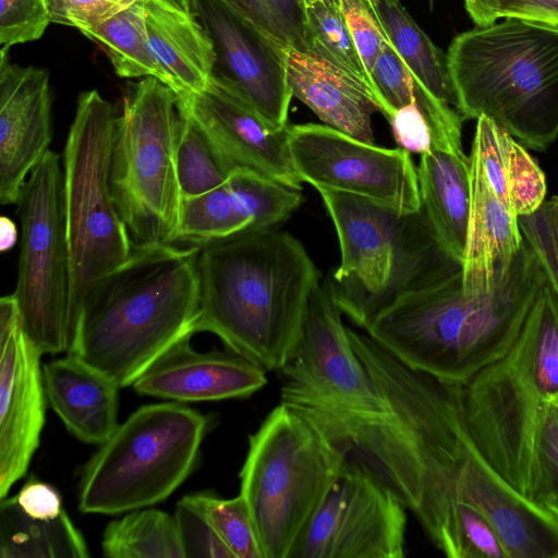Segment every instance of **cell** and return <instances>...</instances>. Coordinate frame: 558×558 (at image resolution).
I'll return each mask as SVG.
<instances>
[{
    "mask_svg": "<svg viewBox=\"0 0 558 558\" xmlns=\"http://www.w3.org/2000/svg\"><path fill=\"white\" fill-rule=\"evenodd\" d=\"M558 300L546 283L512 348L461 384L478 449L526 499L558 493Z\"/></svg>",
    "mask_w": 558,
    "mask_h": 558,
    "instance_id": "6da1fadb",
    "label": "cell"
},
{
    "mask_svg": "<svg viewBox=\"0 0 558 558\" xmlns=\"http://www.w3.org/2000/svg\"><path fill=\"white\" fill-rule=\"evenodd\" d=\"M546 283L524 241L490 290L466 292L461 269L401 293L364 331L410 366L463 384L512 348Z\"/></svg>",
    "mask_w": 558,
    "mask_h": 558,
    "instance_id": "7a4b0ae2",
    "label": "cell"
},
{
    "mask_svg": "<svg viewBox=\"0 0 558 558\" xmlns=\"http://www.w3.org/2000/svg\"><path fill=\"white\" fill-rule=\"evenodd\" d=\"M199 312L195 332L266 372L278 371L301 333L310 294L322 279L303 244L271 229L197 244Z\"/></svg>",
    "mask_w": 558,
    "mask_h": 558,
    "instance_id": "3957f363",
    "label": "cell"
},
{
    "mask_svg": "<svg viewBox=\"0 0 558 558\" xmlns=\"http://www.w3.org/2000/svg\"><path fill=\"white\" fill-rule=\"evenodd\" d=\"M134 248L85 298L69 353L133 383L169 347L194 335L199 312L197 244Z\"/></svg>",
    "mask_w": 558,
    "mask_h": 558,
    "instance_id": "277c9868",
    "label": "cell"
},
{
    "mask_svg": "<svg viewBox=\"0 0 558 558\" xmlns=\"http://www.w3.org/2000/svg\"><path fill=\"white\" fill-rule=\"evenodd\" d=\"M342 315L329 280L317 281L298 342L278 369L280 402L310 420L347 460L380 471L395 458L400 433Z\"/></svg>",
    "mask_w": 558,
    "mask_h": 558,
    "instance_id": "5b68a950",
    "label": "cell"
},
{
    "mask_svg": "<svg viewBox=\"0 0 558 558\" xmlns=\"http://www.w3.org/2000/svg\"><path fill=\"white\" fill-rule=\"evenodd\" d=\"M447 60L463 119L486 117L535 150L558 137V26H475L452 39Z\"/></svg>",
    "mask_w": 558,
    "mask_h": 558,
    "instance_id": "8992f818",
    "label": "cell"
},
{
    "mask_svg": "<svg viewBox=\"0 0 558 558\" xmlns=\"http://www.w3.org/2000/svg\"><path fill=\"white\" fill-rule=\"evenodd\" d=\"M336 229L340 264L329 280L357 327L395 298L462 269L437 242L422 210L401 213L352 194L319 191Z\"/></svg>",
    "mask_w": 558,
    "mask_h": 558,
    "instance_id": "52a82bcc",
    "label": "cell"
},
{
    "mask_svg": "<svg viewBox=\"0 0 558 558\" xmlns=\"http://www.w3.org/2000/svg\"><path fill=\"white\" fill-rule=\"evenodd\" d=\"M345 460L310 420L282 402L250 435L240 495L264 558L290 557Z\"/></svg>",
    "mask_w": 558,
    "mask_h": 558,
    "instance_id": "ba28073f",
    "label": "cell"
},
{
    "mask_svg": "<svg viewBox=\"0 0 558 558\" xmlns=\"http://www.w3.org/2000/svg\"><path fill=\"white\" fill-rule=\"evenodd\" d=\"M180 121L179 96L169 85L155 76L128 84L116 123L109 182L134 248L179 241Z\"/></svg>",
    "mask_w": 558,
    "mask_h": 558,
    "instance_id": "9c48e42d",
    "label": "cell"
},
{
    "mask_svg": "<svg viewBox=\"0 0 558 558\" xmlns=\"http://www.w3.org/2000/svg\"><path fill=\"white\" fill-rule=\"evenodd\" d=\"M207 426L180 402L138 408L82 468L80 511L119 514L167 499L194 470Z\"/></svg>",
    "mask_w": 558,
    "mask_h": 558,
    "instance_id": "30bf717a",
    "label": "cell"
},
{
    "mask_svg": "<svg viewBox=\"0 0 558 558\" xmlns=\"http://www.w3.org/2000/svg\"><path fill=\"white\" fill-rule=\"evenodd\" d=\"M117 118L111 102L98 90L82 92L64 146V209L72 267L69 352L85 298L134 251L109 182Z\"/></svg>",
    "mask_w": 558,
    "mask_h": 558,
    "instance_id": "8fae6325",
    "label": "cell"
},
{
    "mask_svg": "<svg viewBox=\"0 0 558 558\" xmlns=\"http://www.w3.org/2000/svg\"><path fill=\"white\" fill-rule=\"evenodd\" d=\"M21 221L14 292L22 325L45 354L71 345L72 267L66 231L63 167L49 150L29 173L16 203Z\"/></svg>",
    "mask_w": 558,
    "mask_h": 558,
    "instance_id": "7c38bea8",
    "label": "cell"
},
{
    "mask_svg": "<svg viewBox=\"0 0 558 558\" xmlns=\"http://www.w3.org/2000/svg\"><path fill=\"white\" fill-rule=\"evenodd\" d=\"M288 145L302 182L352 194L401 213L421 210L416 167L409 151L352 137L326 124L289 125Z\"/></svg>",
    "mask_w": 558,
    "mask_h": 558,
    "instance_id": "4fadbf2b",
    "label": "cell"
},
{
    "mask_svg": "<svg viewBox=\"0 0 558 558\" xmlns=\"http://www.w3.org/2000/svg\"><path fill=\"white\" fill-rule=\"evenodd\" d=\"M407 508L361 464L345 460L289 558H401Z\"/></svg>",
    "mask_w": 558,
    "mask_h": 558,
    "instance_id": "5bb4252c",
    "label": "cell"
},
{
    "mask_svg": "<svg viewBox=\"0 0 558 558\" xmlns=\"http://www.w3.org/2000/svg\"><path fill=\"white\" fill-rule=\"evenodd\" d=\"M0 499L27 472L45 426L40 356L27 337L16 300H0Z\"/></svg>",
    "mask_w": 558,
    "mask_h": 558,
    "instance_id": "9a60e30c",
    "label": "cell"
},
{
    "mask_svg": "<svg viewBox=\"0 0 558 558\" xmlns=\"http://www.w3.org/2000/svg\"><path fill=\"white\" fill-rule=\"evenodd\" d=\"M179 107L206 134L231 172L251 173L302 189L288 145V126H272L229 81L214 74Z\"/></svg>",
    "mask_w": 558,
    "mask_h": 558,
    "instance_id": "2e32d148",
    "label": "cell"
},
{
    "mask_svg": "<svg viewBox=\"0 0 558 558\" xmlns=\"http://www.w3.org/2000/svg\"><path fill=\"white\" fill-rule=\"evenodd\" d=\"M197 7V19L216 52L214 74L236 86L272 126H288L293 97L287 77L288 48L221 0H198Z\"/></svg>",
    "mask_w": 558,
    "mask_h": 558,
    "instance_id": "e0dca14e",
    "label": "cell"
},
{
    "mask_svg": "<svg viewBox=\"0 0 558 558\" xmlns=\"http://www.w3.org/2000/svg\"><path fill=\"white\" fill-rule=\"evenodd\" d=\"M0 50V202L16 204L36 165L50 150L52 97L49 74L21 66Z\"/></svg>",
    "mask_w": 558,
    "mask_h": 558,
    "instance_id": "ac0fdd59",
    "label": "cell"
},
{
    "mask_svg": "<svg viewBox=\"0 0 558 558\" xmlns=\"http://www.w3.org/2000/svg\"><path fill=\"white\" fill-rule=\"evenodd\" d=\"M302 199V189L236 172L225 184L182 199L178 242L201 244L271 229L289 218Z\"/></svg>",
    "mask_w": 558,
    "mask_h": 558,
    "instance_id": "d6986e66",
    "label": "cell"
},
{
    "mask_svg": "<svg viewBox=\"0 0 558 558\" xmlns=\"http://www.w3.org/2000/svg\"><path fill=\"white\" fill-rule=\"evenodd\" d=\"M186 335L169 347L133 383V389L174 402L244 399L267 384L266 371L228 350L197 352Z\"/></svg>",
    "mask_w": 558,
    "mask_h": 558,
    "instance_id": "ffe728a7",
    "label": "cell"
},
{
    "mask_svg": "<svg viewBox=\"0 0 558 558\" xmlns=\"http://www.w3.org/2000/svg\"><path fill=\"white\" fill-rule=\"evenodd\" d=\"M47 403L78 440L100 446L118 427L120 385L74 353L43 366Z\"/></svg>",
    "mask_w": 558,
    "mask_h": 558,
    "instance_id": "44dd1931",
    "label": "cell"
},
{
    "mask_svg": "<svg viewBox=\"0 0 558 558\" xmlns=\"http://www.w3.org/2000/svg\"><path fill=\"white\" fill-rule=\"evenodd\" d=\"M288 84L324 124L357 140L374 143L372 117L380 111L371 90L312 54L288 49Z\"/></svg>",
    "mask_w": 558,
    "mask_h": 558,
    "instance_id": "7402d4cb",
    "label": "cell"
},
{
    "mask_svg": "<svg viewBox=\"0 0 558 558\" xmlns=\"http://www.w3.org/2000/svg\"><path fill=\"white\" fill-rule=\"evenodd\" d=\"M471 205L462 287L466 292L490 290L521 248L518 217L511 214L490 189L477 160L471 156Z\"/></svg>",
    "mask_w": 558,
    "mask_h": 558,
    "instance_id": "603a6c76",
    "label": "cell"
},
{
    "mask_svg": "<svg viewBox=\"0 0 558 558\" xmlns=\"http://www.w3.org/2000/svg\"><path fill=\"white\" fill-rule=\"evenodd\" d=\"M421 210L442 250L462 265L471 205V161L464 151L432 148L416 167Z\"/></svg>",
    "mask_w": 558,
    "mask_h": 558,
    "instance_id": "cb8c5ba5",
    "label": "cell"
},
{
    "mask_svg": "<svg viewBox=\"0 0 558 558\" xmlns=\"http://www.w3.org/2000/svg\"><path fill=\"white\" fill-rule=\"evenodd\" d=\"M149 45L163 76L178 96L203 90L214 75L213 40L197 17L145 0Z\"/></svg>",
    "mask_w": 558,
    "mask_h": 558,
    "instance_id": "d4e9b609",
    "label": "cell"
},
{
    "mask_svg": "<svg viewBox=\"0 0 558 558\" xmlns=\"http://www.w3.org/2000/svg\"><path fill=\"white\" fill-rule=\"evenodd\" d=\"M470 156L480 163L498 199L518 218L544 203L546 178L536 160L526 147L486 117L476 119Z\"/></svg>",
    "mask_w": 558,
    "mask_h": 558,
    "instance_id": "484cf974",
    "label": "cell"
},
{
    "mask_svg": "<svg viewBox=\"0 0 558 558\" xmlns=\"http://www.w3.org/2000/svg\"><path fill=\"white\" fill-rule=\"evenodd\" d=\"M1 558H86L87 544L63 511L53 520L28 517L15 496L0 501Z\"/></svg>",
    "mask_w": 558,
    "mask_h": 558,
    "instance_id": "4316f807",
    "label": "cell"
},
{
    "mask_svg": "<svg viewBox=\"0 0 558 558\" xmlns=\"http://www.w3.org/2000/svg\"><path fill=\"white\" fill-rule=\"evenodd\" d=\"M375 1L389 43L410 73L435 97L456 109L447 53L430 40L399 0Z\"/></svg>",
    "mask_w": 558,
    "mask_h": 558,
    "instance_id": "83f0119b",
    "label": "cell"
},
{
    "mask_svg": "<svg viewBox=\"0 0 558 558\" xmlns=\"http://www.w3.org/2000/svg\"><path fill=\"white\" fill-rule=\"evenodd\" d=\"M81 33L102 49L119 76H155L165 83L149 45L145 0H136L101 24Z\"/></svg>",
    "mask_w": 558,
    "mask_h": 558,
    "instance_id": "f1b7e54d",
    "label": "cell"
},
{
    "mask_svg": "<svg viewBox=\"0 0 558 558\" xmlns=\"http://www.w3.org/2000/svg\"><path fill=\"white\" fill-rule=\"evenodd\" d=\"M108 558H184L173 515L158 509H135L111 521L101 539Z\"/></svg>",
    "mask_w": 558,
    "mask_h": 558,
    "instance_id": "f546056e",
    "label": "cell"
},
{
    "mask_svg": "<svg viewBox=\"0 0 558 558\" xmlns=\"http://www.w3.org/2000/svg\"><path fill=\"white\" fill-rule=\"evenodd\" d=\"M304 7L307 53L333 65L376 97L338 0H304Z\"/></svg>",
    "mask_w": 558,
    "mask_h": 558,
    "instance_id": "4dcf8cb0",
    "label": "cell"
},
{
    "mask_svg": "<svg viewBox=\"0 0 558 558\" xmlns=\"http://www.w3.org/2000/svg\"><path fill=\"white\" fill-rule=\"evenodd\" d=\"M177 171L183 198L207 193L230 180L229 167L198 124L180 107Z\"/></svg>",
    "mask_w": 558,
    "mask_h": 558,
    "instance_id": "1f68e13d",
    "label": "cell"
},
{
    "mask_svg": "<svg viewBox=\"0 0 558 558\" xmlns=\"http://www.w3.org/2000/svg\"><path fill=\"white\" fill-rule=\"evenodd\" d=\"M206 519L233 558H264L256 527L244 498H221L210 492L184 496Z\"/></svg>",
    "mask_w": 558,
    "mask_h": 558,
    "instance_id": "d6a6232c",
    "label": "cell"
},
{
    "mask_svg": "<svg viewBox=\"0 0 558 558\" xmlns=\"http://www.w3.org/2000/svg\"><path fill=\"white\" fill-rule=\"evenodd\" d=\"M288 49L307 53L304 0H221Z\"/></svg>",
    "mask_w": 558,
    "mask_h": 558,
    "instance_id": "836d02e7",
    "label": "cell"
},
{
    "mask_svg": "<svg viewBox=\"0 0 558 558\" xmlns=\"http://www.w3.org/2000/svg\"><path fill=\"white\" fill-rule=\"evenodd\" d=\"M518 222L558 300V195L544 201L535 211L519 217Z\"/></svg>",
    "mask_w": 558,
    "mask_h": 558,
    "instance_id": "e575fe53",
    "label": "cell"
},
{
    "mask_svg": "<svg viewBox=\"0 0 558 558\" xmlns=\"http://www.w3.org/2000/svg\"><path fill=\"white\" fill-rule=\"evenodd\" d=\"M371 78L380 106V112L387 120L398 109L415 100L416 78L410 73L390 43L384 47L376 60Z\"/></svg>",
    "mask_w": 558,
    "mask_h": 558,
    "instance_id": "d590c367",
    "label": "cell"
},
{
    "mask_svg": "<svg viewBox=\"0 0 558 558\" xmlns=\"http://www.w3.org/2000/svg\"><path fill=\"white\" fill-rule=\"evenodd\" d=\"M363 64L371 76L376 60L389 44L375 0H338Z\"/></svg>",
    "mask_w": 558,
    "mask_h": 558,
    "instance_id": "8d00e7d4",
    "label": "cell"
},
{
    "mask_svg": "<svg viewBox=\"0 0 558 558\" xmlns=\"http://www.w3.org/2000/svg\"><path fill=\"white\" fill-rule=\"evenodd\" d=\"M49 23L47 0H0L1 47L38 39Z\"/></svg>",
    "mask_w": 558,
    "mask_h": 558,
    "instance_id": "74e56055",
    "label": "cell"
},
{
    "mask_svg": "<svg viewBox=\"0 0 558 558\" xmlns=\"http://www.w3.org/2000/svg\"><path fill=\"white\" fill-rule=\"evenodd\" d=\"M173 517L184 558H233L203 514L184 497L178 501Z\"/></svg>",
    "mask_w": 558,
    "mask_h": 558,
    "instance_id": "f35d334b",
    "label": "cell"
},
{
    "mask_svg": "<svg viewBox=\"0 0 558 558\" xmlns=\"http://www.w3.org/2000/svg\"><path fill=\"white\" fill-rule=\"evenodd\" d=\"M136 0H47L51 23L80 31L95 27Z\"/></svg>",
    "mask_w": 558,
    "mask_h": 558,
    "instance_id": "ab89813d",
    "label": "cell"
},
{
    "mask_svg": "<svg viewBox=\"0 0 558 558\" xmlns=\"http://www.w3.org/2000/svg\"><path fill=\"white\" fill-rule=\"evenodd\" d=\"M388 122L397 144L410 154L421 156L435 148L436 140L430 122L415 100L398 109Z\"/></svg>",
    "mask_w": 558,
    "mask_h": 558,
    "instance_id": "60d3db41",
    "label": "cell"
},
{
    "mask_svg": "<svg viewBox=\"0 0 558 558\" xmlns=\"http://www.w3.org/2000/svg\"><path fill=\"white\" fill-rule=\"evenodd\" d=\"M15 498L20 508L33 519L53 520L64 511L57 489L36 478L25 483Z\"/></svg>",
    "mask_w": 558,
    "mask_h": 558,
    "instance_id": "b9f144b4",
    "label": "cell"
},
{
    "mask_svg": "<svg viewBox=\"0 0 558 558\" xmlns=\"http://www.w3.org/2000/svg\"><path fill=\"white\" fill-rule=\"evenodd\" d=\"M499 17L558 26V0H494Z\"/></svg>",
    "mask_w": 558,
    "mask_h": 558,
    "instance_id": "7bdbcfd3",
    "label": "cell"
},
{
    "mask_svg": "<svg viewBox=\"0 0 558 558\" xmlns=\"http://www.w3.org/2000/svg\"><path fill=\"white\" fill-rule=\"evenodd\" d=\"M464 5L476 26H488L499 19L494 0H464Z\"/></svg>",
    "mask_w": 558,
    "mask_h": 558,
    "instance_id": "ee69618b",
    "label": "cell"
},
{
    "mask_svg": "<svg viewBox=\"0 0 558 558\" xmlns=\"http://www.w3.org/2000/svg\"><path fill=\"white\" fill-rule=\"evenodd\" d=\"M17 241V227L15 222L5 216L0 219V250L7 252L11 250Z\"/></svg>",
    "mask_w": 558,
    "mask_h": 558,
    "instance_id": "f6af8a7d",
    "label": "cell"
},
{
    "mask_svg": "<svg viewBox=\"0 0 558 558\" xmlns=\"http://www.w3.org/2000/svg\"><path fill=\"white\" fill-rule=\"evenodd\" d=\"M162 5L181 13L197 17L198 15V0H156Z\"/></svg>",
    "mask_w": 558,
    "mask_h": 558,
    "instance_id": "bcb514c9",
    "label": "cell"
},
{
    "mask_svg": "<svg viewBox=\"0 0 558 558\" xmlns=\"http://www.w3.org/2000/svg\"><path fill=\"white\" fill-rule=\"evenodd\" d=\"M544 507L549 510L554 515L558 518V494L550 497L545 504Z\"/></svg>",
    "mask_w": 558,
    "mask_h": 558,
    "instance_id": "7dc6e473",
    "label": "cell"
},
{
    "mask_svg": "<svg viewBox=\"0 0 558 558\" xmlns=\"http://www.w3.org/2000/svg\"><path fill=\"white\" fill-rule=\"evenodd\" d=\"M553 401L558 405V393H556L555 396H553Z\"/></svg>",
    "mask_w": 558,
    "mask_h": 558,
    "instance_id": "c3c4849f",
    "label": "cell"
}]
</instances>
